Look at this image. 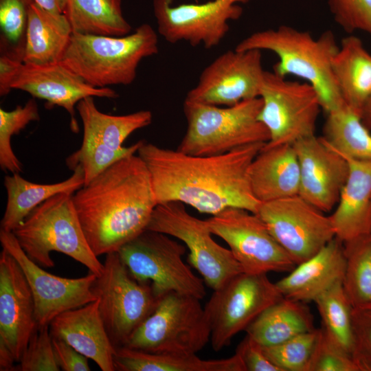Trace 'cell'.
<instances>
[{
	"mask_svg": "<svg viewBox=\"0 0 371 371\" xmlns=\"http://www.w3.org/2000/svg\"><path fill=\"white\" fill-rule=\"evenodd\" d=\"M265 144L198 156L144 141L137 155L150 172L157 205L180 202L212 216L228 207L256 214L262 203L253 192L249 170Z\"/></svg>",
	"mask_w": 371,
	"mask_h": 371,
	"instance_id": "obj_1",
	"label": "cell"
},
{
	"mask_svg": "<svg viewBox=\"0 0 371 371\" xmlns=\"http://www.w3.org/2000/svg\"><path fill=\"white\" fill-rule=\"evenodd\" d=\"M73 202L98 257L117 251L146 230L157 205L148 169L135 154L116 161L76 191Z\"/></svg>",
	"mask_w": 371,
	"mask_h": 371,
	"instance_id": "obj_2",
	"label": "cell"
},
{
	"mask_svg": "<svg viewBox=\"0 0 371 371\" xmlns=\"http://www.w3.org/2000/svg\"><path fill=\"white\" fill-rule=\"evenodd\" d=\"M339 45L330 30L318 37L308 32L283 25L274 29L256 31L240 41L236 50H266L275 54L278 60L273 71L286 78L294 76L311 85L326 114L345 105L336 85L333 59Z\"/></svg>",
	"mask_w": 371,
	"mask_h": 371,
	"instance_id": "obj_3",
	"label": "cell"
},
{
	"mask_svg": "<svg viewBox=\"0 0 371 371\" xmlns=\"http://www.w3.org/2000/svg\"><path fill=\"white\" fill-rule=\"evenodd\" d=\"M159 52L158 34L148 23L121 36L73 33L63 62L96 88L128 85L141 61Z\"/></svg>",
	"mask_w": 371,
	"mask_h": 371,
	"instance_id": "obj_4",
	"label": "cell"
},
{
	"mask_svg": "<svg viewBox=\"0 0 371 371\" xmlns=\"http://www.w3.org/2000/svg\"><path fill=\"white\" fill-rule=\"evenodd\" d=\"M71 192L57 194L34 209L13 231L27 256L43 267H52V251L64 254L99 276L103 270L79 221Z\"/></svg>",
	"mask_w": 371,
	"mask_h": 371,
	"instance_id": "obj_5",
	"label": "cell"
},
{
	"mask_svg": "<svg viewBox=\"0 0 371 371\" xmlns=\"http://www.w3.org/2000/svg\"><path fill=\"white\" fill-rule=\"evenodd\" d=\"M260 97L223 106L184 100L186 132L177 150L188 155H221L254 143H267L270 136L259 120Z\"/></svg>",
	"mask_w": 371,
	"mask_h": 371,
	"instance_id": "obj_6",
	"label": "cell"
},
{
	"mask_svg": "<svg viewBox=\"0 0 371 371\" xmlns=\"http://www.w3.org/2000/svg\"><path fill=\"white\" fill-rule=\"evenodd\" d=\"M200 300L175 292L164 295L125 347L157 354H196L211 334Z\"/></svg>",
	"mask_w": 371,
	"mask_h": 371,
	"instance_id": "obj_7",
	"label": "cell"
},
{
	"mask_svg": "<svg viewBox=\"0 0 371 371\" xmlns=\"http://www.w3.org/2000/svg\"><path fill=\"white\" fill-rule=\"evenodd\" d=\"M93 291L109 337L115 348L125 346L155 311L161 297L150 282L135 279L118 253L106 254L102 273L96 276Z\"/></svg>",
	"mask_w": 371,
	"mask_h": 371,
	"instance_id": "obj_8",
	"label": "cell"
},
{
	"mask_svg": "<svg viewBox=\"0 0 371 371\" xmlns=\"http://www.w3.org/2000/svg\"><path fill=\"white\" fill-rule=\"evenodd\" d=\"M186 247L167 234L146 229L117 252L131 275L150 282L158 297L175 292L201 300L203 280L183 261Z\"/></svg>",
	"mask_w": 371,
	"mask_h": 371,
	"instance_id": "obj_9",
	"label": "cell"
},
{
	"mask_svg": "<svg viewBox=\"0 0 371 371\" xmlns=\"http://www.w3.org/2000/svg\"><path fill=\"white\" fill-rule=\"evenodd\" d=\"M146 229L167 234L183 242L189 250L190 265L213 290L243 272L229 249L223 247L212 238L206 221L191 215L182 203L158 204Z\"/></svg>",
	"mask_w": 371,
	"mask_h": 371,
	"instance_id": "obj_10",
	"label": "cell"
},
{
	"mask_svg": "<svg viewBox=\"0 0 371 371\" xmlns=\"http://www.w3.org/2000/svg\"><path fill=\"white\" fill-rule=\"evenodd\" d=\"M12 89L25 91L34 98L46 101V107L60 106L70 116V128L78 133V103L87 97L116 98L110 87L96 88L87 84L63 61L50 65H31L0 57V95Z\"/></svg>",
	"mask_w": 371,
	"mask_h": 371,
	"instance_id": "obj_11",
	"label": "cell"
},
{
	"mask_svg": "<svg viewBox=\"0 0 371 371\" xmlns=\"http://www.w3.org/2000/svg\"><path fill=\"white\" fill-rule=\"evenodd\" d=\"M284 297L267 273H240L214 290L204 306L210 326V342L218 352L268 307Z\"/></svg>",
	"mask_w": 371,
	"mask_h": 371,
	"instance_id": "obj_12",
	"label": "cell"
},
{
	"mask_svg": "<svg viewBox=\"0 0 371 371\" xmlns=\"http://www.w3.org/2000/svg\"><path fill=\"white\" fill-rule=\"evenodd\" d=\"M259 97L262 107L258 119L269 131L267 146L292 145L315 135L322 109L311 85L265 71Z\"/></svg>",
	"mask_w": 371,
	"mask_h": 371,
	"instance_id": "obj_13",
	"label": "cell"
},
{
	"mask_svg": "<svg viewBox=\"0 0 371 371\" xmlns=\"http://www.w3.org/2000/svg\"><path fill=\"white\" fill-rule=\"evenodd\" d=\"M205 221L212 234L228 245L243 272H289L296 266L257 214L228 207Z\"/></svg>",
	"mask_w": 371,
	"mask_h": 371,
	"instance_id": "obj_14",
	"label": "cell"
},
{
	"mask_svg": "<svg viewBox=\"0 0 371 371\" xmlns=\"http://www.w3.org/2000/svg\"><path fill=\"white\" fill-rule=\"evenodd\" d=\"M256 214L296 265L335 237L329 216L299 194L262 203Z\"/></svg>",
	"mask_w": 371,
	"mask_h": 371,
	"instance_id": "obj_15",
	"label": "cell"
},
{
	"mask_svg": "<svg viewBox=\"0 0 371 371\" xmlns=\"http://www.w3.org/2000/svg\"><path fill=\"white\" fill-rule=\"evenodd\" d=\"M249 0H212L201 3L173 5V0H153L157 32L167 42L184 41L192 46L213 48L229 30V22L238 19L243 9L238 3Z\"/></svg>",
	"mask_w": 371,
	"mask_h": 371,
	"instance_id": "obj_16",
	"label": "cell"
},
{
	"mask_svg": "<svg viewBox=\"0 0 371 371\" xmlns=\"http://www.w3.org/2000/svg\"><path fill=\"white\" fill-rule=\"evenodd\" d=\"M32 291L16 259L0 253V370L12 371L37 328Z\"/></svg>",
	"mask_w": 371,
	"mask_h": 371,
	"instance_id": "obj_17",
	"label": "cell"
},
{
	"mask_svg": "<svg viewBox=\"0 0 371 371\" xmlns=\"http://www.w3.org/2000/svg\"><path fill=\"white\" fill-rule=\"evenodd\" d=\"M265 73L261 51L228 50L203 69L185 100L228 106L258 98Z\"/></svg>",
	"mask_w": 371,
	"mask_h": 371,
	"instance_id": "obj_18",
	"label": "cell"
},
{
	"mask_svg": "<svg viewBox=\"0 0 371 371\" xmlns=\"http://www.w3.org/2000/svg\"><path fill=\"white\" fill-rule=\"evenodd\" d=\"M2 248L20 265L34 298L38 326L49 325L59 314L86 305L98 299L93 291L96 275L67 278L52 274L31 260L12 232L0 229Z\"/></svg>",
	"mask_w": 371,
	"mask_h": 371,
	"instance_id": "obj_19",
	"label": "cell"
},
{
	"mask_svg": "<svg viewBox=\"0 0 371 371\" xmlns=\"http://www.w3.org/2000/svg\"><path fill=\"white\" fill-rule=\"evenodd\" d=\"M292 145L300 166L299 195L324 213L331 211L348 176V161L315 135Z\"/></svg>",
	"mask_w": 371,
	"mask_h": 371,
	"instance_id": "obj_20",
	"label": "cell"
},
{
	"mask_svg": "<svg viewBox=\"0 0 371 371\" xmlns=\"http://www.w3.org/2000/svg\"><path fill=\"white\" fill-rule=\"evenodd\" d=\"M76 110L83 127L81 147L95 155L121 157L137 152L141 142L123 146L126 139L135 131L148 126L153 120L150 111L142 110L124 115H110L100 111L93 97L80 100Z\"/></svg>",
	"mask_w": 371,
	"mask_h": 371,
	"instance_id": "obj_21",
	"label": "cell"
},
{
	"mask_svg": "<svg viewBox=\"0 0 371 371\" xmlns=\"http://www.w3.org/2000/svg\"><path fill=\"white\" fill-rule=\"evenodd\" d=\"M98 299L66 311L49 324L52 337L65 341L102 371H115L113 346L99 311Z\"/></svg>",
	"mask_w": 371,
	"mask_h": 371,
	"instance_id": "obj_22",
	"label": "cell"
},
{
	"mask_svg": "<svg viewBox=\"0 0 371 371\" xmlns=\"http://www.w3.org/2000/svg\"><path fill=\"white\" fill-rule=\"evenodd\" d=\"M342 156L348 176L329 217L335 237L344 245L371 235V161Z\"/></svg>",
	"mask_w": 371,
	"mask_h": 371,
	"instance_id": "obj_23",
	"label": "cell"
},
{
	"mask_svg": "<svg viewBox=\"0 0 371 371\" xmlns=\"http://www.w3.org/2000/svg\"><path fill=\"white\" fill-rule=\"evenodd\" d=\"M345 268L344 246L335 237L317 254L297 265L276 284L284 298L304 303L313 302L343 281Z\"/></svg>",
	"mask_w": 371,
	"mask_h": 371,
	"instance_id": "obj_24",
	"label": "cell"
},
{
	"mask_svg": "<svg viewBox=\"0 0 371 371\" xmlns=\"http://www.w3.org/2000/svg\"><path fill=\"white\" fill-rule=\"evenodd\" d=\"M266 144L254 159L249 170L255 196L265 203L298 195L300 166L293 145Z\"/></svg>",
	"mask_w": 371,
	"mask_h": 371,
	"instance_id": "obj_25",
	"label": "cell"
},
{
	"mask_svg": "<svg viewBox=\"0 0 371 371\" xmlns=\"http://www.w3.org/2000/svg\"><path fill=\"white\" fill-rule=\"evenodd\" d=\"M332 69L344 102L360 115L371 98V54L359 37L350 35L341 40Z\"/></svg>",
	"mask_w": 371,
	"mask_h": 371,
	"instance_id": "obj_26",
	"label": "cell"
},
{
	"mask_svg": "<svg viewBox=\"0 0 371 371\" xmlns=\"http://www.w3.org/2000/svg\"><path fill=\"white\" fill-rule=\"evenodd\" d=\"M72 34L65 14L51 12L34 3L29 12L23 63L43 65L61 62Z\"/></svg>",
	"mask_w": 371,
	"mask_h": 371,
	"instance_id": "obj_27",
	"label": "cell"
},
{
	"mask_svg": "<svg viewBox=\"0 0 371 371\" xmlns=\"http://www.w3.org/2000/svg\"><path fill=\"white\" fill-rule=\"evenodd\" d=\"M68 179L48 184L35 183L23 178L19 173L5 175L3 185L7 203L1 221V229L12 232L37 206L61 192L74 193L85 184L84 172L78 166Z\"/></svg>",
	"mask_w": 371,
	"mask_h": 371,
	"instance_id": "obj_28",
	"label": "cell"
},
{
	"mask_svg": "<svg viewBox=\"0 0 371 371\" xmlns=\"http://www.w3.org/2000/svg\"><path fill=\"white\" fill-rule=\"evenodd\" d=\"M113 361L118 371H246L236 353L206 360L196 354H157L124 346L116 348Z\"/></svg>",
	"mask_w": 371,
	"mask_h": 371,
	"instance_id": "obj_29",
	"label": "cell"
},
{
	"mask_svg": "<svg viewBox=\"0 0 371 371\" xmlns=\"http://www.w3.org/2000/svg\"><path fill=\"white\" fill-rule=\"evenodd\" d=\"M315 327L304 302L283 297L265 310L245 330L262 346L280 344Z\"/></svg>",
	"mask_w": 371,
	"mask_h": 371,
	"instance_id": "obj_30",
	"label": "cell"
},
{
	"mask_svg": "<svg viewBox=\"0 0 371 371\" xmlns=\"http://www.w3.org/2000/svg\"><path fill=\"white\" fill-rule=\"evenodd\" d=\"M64 14L73 33L121 36L131 32L122 0H66Z\"/></svg>",
	"mask_w": 371,
	"mask_h": 371,
	"instance_id": "obj_31",
	"label": "cell"
},
{
	"mask_svg": "<svg viewBox=\"0 0 371 371\" xmlns=\"http://www.w3.org/2000/svg\"><path fill=\"white\" fill-rule=\"evenodd\" d=\"M322 137L341 155L371 161V131L346 104L327 113Z\"/></svg>",
	"mask_w": 371,
	"mask_h": 371,
	"instance_id": "obj_32",
	"label": "cell"
},
{
	"mask_svg": "<svg viewBox=\"0 0 371 371\" xmlns=\"http://www.w3.org/2000/svg\"><path fill=\"white\" fill-rule=\"evenodd\" d=\"M313 302L326 335L335 345L352 356L354 348L352 306L346 295L342 282L322 293Z\"/></svg>",
	"mask_w": 371,
	"mask_h": 371,
	"instance_id": "obj_33",
	"label": "cell"
},
{
	"mask_svg": "<svg viewBox=\"0 0 371 371\" xmlns=\"http://www.w3.org/2000/svg\"><path fill=\"white\" fill-rule=\"evenodd\" d=\"M342 285L352 307L371 303V235L344 245Z\"/></svg>",
	"mask_w": 371,
	"mask_h": 371,
	"instance_id": "obj_34",
	"label": "cell"
},
{
	"mask_svg": "<svg viewBox=\"0 0 371 371\" xmlns=\"http://www.w3.org/2000/svg\"><path fill=\"white\" fill-rule=\"evenodd\" d=\"M34 0H0V56L23 63Z\"/></svg>",
	"mask_w": 371,
	"mask_h": 371,
	"instance_id": "obj_35",
	"label": "cell"
},
{
	"mask_svg": "<svg viewBox=\"0 0 371 371\" xmlns=\"http://www.w3.org/2000/svg\"><path fill=\"white\" fill-rule=\"evenodd\" d=\"M40 119L38 104L34 98L12 111L0 109V167L3 171L20 173L22 165L14 153L11 138L31 122Z\"/></svg>",
	"mask_w": 371,
	"mask_h": 371,
	"instance_id": "obj_36",
	"label": "cell"
},
{
	"mask_svg": "<svg viewBox=\"0 0 371 371\" xmlns=\"http://www.w3.org/2000/svg\"><path fill=\"white\" fill-rule=\"evenodd\" d=\"M319 330L315 328L280 344L262 346L264 352L280 371H306Z\"/></svg>",
	"mask_w": 371,
	"mask_h": 371,
	"instance_id": "obj_37",
	"label": "cell"
},
{
	"mask_svg": "<svg viewBox=\"0 0 371 371\" xmlns=\"http://www.w3.org/2000/svg\"><path fill=\"white\" fill-rule=\"evenodd\" d=\"M49 325L37 326L12 371H59Z\"/></svg>",
	"mask_w": 371,
	"mask_h": 371,
	"instance_id": "obj_38",
	"label": "cell"
},
{
	"mask_svg": "<svg viewBox=\"0 0 371 371\" xmlns=\"http://www.w3.org/2000/svg\"><path fill=\"white\" fill-rule=\"evenodd\" d=\"M306 371H359L351 355L335 345L322 328Z\"/></svg>",
	"mask_w": 371,
	"mask_h": 371,
	"instance_id": "obj_39",
	"label": "cell"
},
{
	"mask_svg": "<svg viewBox=\"0 0 371 371\" xmlns=\"http://www.w3.org/2000/svg\"><path fill=\"white\" fill-rule=\"evenodd\" d=\"M335 22L346 32L361 31L371 36V0H328Z\"/></svg>",
	"mask_w": 371,
	"mask_h": 371,
	"instance_id": "obj_40",
	"label": "cell"
},
{
	"mask_svg": "<svg viewBox=\"0 0 371 371\" xmlns=\"http://www.w3.org/2000/svg\"><path fill=\"white\" fill-rule=\"evenodd\" d=\"M352 357L359 371H371V303L352 307Z\"/></svg>",
	"mask_w": 371,
	"mask_h": 371,
	"instance_id": "obj_41",
	"label": "cell"
},
{
	"mask_svg": "<svg viewBox=\"0 0 371 371\" xmlns=\"http://www.w3.org/2000/svg\"><path fill=\"white\" fill-rule=\"evenodd\" d=\"M246 371H280L267 357L261 344L248 335L238 344L236 352Z\"/></svg>",
	"mask_w": 371,
	"mask_h": 371,
	"instance_id": "obj_42",
	"label": "cell"
},
{
	"mask_svg": "<svg viewBox=\"0 0 371 371\" xmlns=\"http://www.w3.org/2000/svg\"><path fill=\"white\" fill-rule=\"evenodd\" d=\"M54 351L57 363L63 371H89L88 358L65 341L52 337Z\"/></svg>",
	"mask_w": 371,
	"mask_h": 371,
	"instance_id": "obj_43",
	"label": "cell"
},
{
	"mask_svg": "<svg viewBox=\"0 0 371 371\" xmlns=\"http://www.w3.org/2000/svg\"><path fill=\"white\" fill-rule=\"evenodd\" d=\"M42 8L56 14H64L66 0H34Z\"/></svg>",
	"mask_w": 371,
	"mask_h": 371,
	"instance_id": "obj_44",
	"label": "cell"
},
{
	"mask_svg": "<svg viewBox=\"0 0 371 371\" xmlns=\"http://www.w3.org/2000/svg\"><path fill=\"white\" fill-rule=\"evenodd\" d=\"M360 117L363 123L371 131V98L363 106Z\"/></svg>",
	"mask_w": 371,
	"mask_h": 371,
	"instance_id": "obj_45",
	"label": "cell"
}]
</instances>
